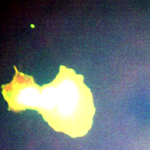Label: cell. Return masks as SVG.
Returning <instances> with one entry per match:
<instances>
[{
    "mask_svg": "<svg viewBox=\"0 0 150 150\" xmlns=\"http://www.w3.org/2000/svg\"><path fill=\"white\" fill-rule=\"evenodd\" d=\"M57 93V103L59 111L63 114H69L78 102V93L73 82L66 80L56 88Z\"/></svg>",
    "mask_w": 150,
    "mask_h": 150,
    "instance_id": "6da1fadb",
    "label": "cell"
},
{
    "mask_svg": "<svg viewBox=\"0 0 150 150\" xmlns=\"http://www.w3.org/2000/svg\"><path fill=\"white\" fill-rule=\"evenodd\" d=\"M41 95L34 88H27L21 92L18 100L21 103L29 106H36L40 103Z\"/></svg>",
    "mask_w": 150,
    "mask_h": 150,
    "instance_id": "7a4b0ae2",
    "label": "cell"
},
{
    "mask_svg": "<svg viewBox=\"0 0 150 150\" xmlns=\"http://www.w3.org/2000/svg\"><path fill=\"white\" fill-rule=\"evenodd\" d=\"M57 93L56 88L48 87L42 91L40 104L43 108L51 109L57 104Z\"/></svg>",
    "mask_w": 150,
    "mask_h": 150,
    "instance_id": "3957f363",
    "label": "cell"
}]
</instances>
